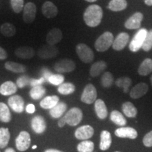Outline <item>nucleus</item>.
<instances>
[{
  "label": "nucleus",
  "mask_w": 152,
  "mask_h": 152,
  "mask_svg": "<svg viewBox=\"0 0 152 152\" xmlns=\"http://www.w3.org/2000/svg\"><path fill=\"white\" fill-rule=\"evenodd\" d=\"M103 10L100 6L92 4L89 6L83 14V19L87 26L95 28L102 22Z\"/></svg>",
  "instance_id": "obj_1"
},
{
  "label": "nucleus",
  "mask_w": 152,
  "mask_h": 152,
  "mask_svg": "<svg viewBox=\"0 0 152 152\" xmlns=\"http://www.w3.org/2000/svg\"><path fill=\"white\" fill-rule=\"evenodd\" d=\"M113 40V35L111 32H104L102 35H101L97 38V39L95 42V49L99 52H106L112 46Z\"/></svg>",
  "instance_id": "obj_2"
},
{
  "label": "nucleus",
  "mask_w": 152,
  "mask_h": 152,
  "mask_svg": "<svg viewBox=\"0 0 152 152\" xmlns=\"http://www.w3.org/2000/svg\"><path fill=\"white\" fill-rule=\"evenodd\" d=\"M77 56L85 64H90L94 60V54L93 51L85 43H79L75 47Z\"/></svg>",
  "instance_id": "obj_3"
},
{
  "label": "nucleus",
  "mask_w": 152,
  "mask_h": 152,
  "mask_svg": "<svg viewBox=\"0 0 152 152\" xmlns=\"http://www.w3.org/2000/svg\"><path fill=\"white\" fill-rule=\"evenodd\" d=\"M148 30L146 28H141L137 32L129 45V49L131 52H137L142 48Z\"/></svg>",
  "instance_id": "obj_4"
},
{
  "label": "nucleus",
  "mask_w": 152,
  "mask_h": 152,
  "mask_svg": "<svg viewBox=\"0 0 152 152\" xmlns=\"http://www.w3.org/2000/svg\"><path fill=\"white\" fill-rule=\"evenodd\" d=\"M83 117V111L77 107L72 108L68 111L64 118L66 123L71 126H76L81 122Z\"/></svg>",
  "instance_id": "obj_5"
},
{
  "label": "nucleus",
  "mask_w": 152,
  "mask_h": 152,
  "mask_svg": "<svg viewBox=\"0 0 152 152\" xmlns=\"http://www.w3.org/2000/svg\"><path fill=\"white\" fill-rule=\"evenodd\" d=\"M97 97L96 87L92 84H87L81 95V102L87 104H92L95 102Z\"/></svg>",
  "instance_id": "obj_6"
},
{
  "label": "nucleus",
  "mask_w": 152,
  "mask_h": 152,
  "mask_svg": "<svg viewBox=\"0 0 152 152\" xmlns=\"http://www.w3.org/2000/svg\"><path fill=\"white\" fill-rule=\"evenodd\" d=\"M75 64L73 60L70 58H63L56 62L54 68L59 73H71L75 69Z\"/></svg>",
  "instance_id": "obj_7"
},
{
  "label": "nucleus",
  "mask_w": 152,
  "mask_h": 152,
  "mask_svg": "<svg viewBox=\"0 0 152 152\" xmlns=\"http://www.w3.org/2000/svg\"><path fill=\"white\" fill-rule=\"evenodd\" d=\"M31 139L30 134L26 131H22L16 139V145L18 151H25L29 148Z\"/></svg>",
  "instance_id": "obj_8"
},
{
  "label": "nucleus",
  "mask_w": 152,
  "mask_h": 152,
  "mask_svg": "<svg viewBox=\"0 0 152 152\" xmlns=\"http://www.w3.org/2000/svg\"><path fill=\"white\" fill-rule=\"evenodd\" d=\"M37 13V7L36 5L33 2H28L26 4L23 8V18L24 22L26 23H31L35 20Z\"/></svg>",
  "instance_id": "obj_9"
},
{
  "label": "nucleus",
  "mask_w": 152,
  "mask_h": 152,
  "mask_svg": "<svg viewBox=\"0 0 152 152\" xmlns=\"http://www.w3.org/2000/svg\"><path fill=\"white\" fill-rule=\"evenodd\" d=\"M58 54V48L50 45H43L38 50V56L42 59H49L54 58Z\"/></svg>",
  "instance_id": "obj_10"
},
{
  "label": "nucleus",
  "mask_w": 152,
  "mask_h": 152,
  "mask_svg": "<svg viewBox=\"0 0 152 152\" xmlns=\"http://www.w3.org/2000/svg\"><path fill=\"white\" fill-rule=\"evenodd\" d=\"M144 16L141 12H136L128 18L125 23V28L129 30L139 29L141 26Z\"/></svg>",
  "instance_id": "obj_11"
},
{
  "label": "nucleus",
  "mask_w": 152,
  "mask_h": 152,
  "mask_svg": "<svg viewBox=\"0 0 152 152\" xmlns=\"http://www.w3.org/2000/svg\"><path fill=\"white\" fill-rule=\"evenodd\" d=\"M115 134L120 138H128L134 140L137 137L138 133L135 129L131 127H121L115 131Z\"/></svg>",
  "instance_id": "obj_12"
},
{
  "label": "nucleus",
  "mask_w": 152,
  "mask_h": 152,
  "mask_svg": "<svg viewBox=\"0 0 152 152\" xmlns=\"http://www.w3.org/2000/svg\"><path fill=\"white\" fill-rule=\"evenodd\" d=\"M94 128L90 125H83L75 130V136L77 140H87L94 134Z\"/></svg>",
  "instance_id": "obj_13"
},
{
  "label": "nucleus",
  "mask_w": 152,
  "mask_h": 152,
  "mask_svg": "<svg viewBox=\"0 0 152 152\" xmlns=\"http://www.w3.org/2000/svg\"><path fill=\"white\" fill-rule=\"evenodd\" d=\"M130 36L127 33H121L118 35L115 39L113 40V49L115 51H121L128 45Z\"/></svg>",
  "instance_id": "obj_14"
},
{
  "label": "nucleus",
  "mask_w": 152,
  "mask_h": 152,
  "mask_svg": "<svg viewBox=\"0 0 152 152\" xmlns=\"http://www.w3.org/2000/svg\"><path fill=\"white\" fill-rule=\"evenodd\" d=\"M8 104L12 110L16 113H22L24 110V100L19 95H13L9 97Z\"/></svg>",
  "instance_id": "obj_15"
},
{
  "label": "nucleus",
  "mask_w": 152,
  "mask_h": 152,
  "mask_svg": "<svg viewBox=\"0 0 152 152\" xmlns=\"http://www.w3.org/2000/svg\"><path fill=\"white\" fill-rule=\"evenodd\" d=\"M149 90V87L144 83H140L134 86L130 90V97L134 99H140L147 94Z\"/></svg>",
  "instance_id": "obj_16"
},
{
  "label": "nucleus",
  "mask_w": 152,
  "mask_h": 152,
  "mask_svg": "<svg viewBox=\"0 0 152 152\" xmlns=\"http://www.w3.org/2000/svg\"><path fill=\"white\" fill-rule=\"evenodd\" d=\"M63 39V33L62 31L59 28H54L49 32L47 35L46 41L48 45L54 46L57 43L61 41Z\"/></svg>",
  "instance_id": "obj_17"
},
{
  "label": "nucleus",
  "mask_w": 152,
  "mask_h": 152,
  "mask_svg": "<svg viewBox=\"0 0 152 152\" xmlns=\"http://www.w3.org/2000/svg\"><path fill=\"white\" fill-rule=\"evenodd\" d=\"M42 12L46 18H53L58 14V9L52 1H45L42 7Z\"/></svg>",
  "instance_id": "obj_18"
},
{
  "label": "nucleus",
  "mask_w": 152,
  "mask_h": 152,
  "mask_svg": "<svg viewBox=\"0 0 152 152\" xmlns=\"http://www.w3.org/2000/svg\"><path fill=\"white\" fill-rule=\"evenodd\" d=\"M31 126L34 132L37 134H42L46 130V122L41 115H36L32 119Z\"/></svg>",
  "instance_id": "obj_19"
},
{
  "label": "nucleus",
  "mask_w": 152,
  "mask_h": 152,
  "mask_svg": "<svg viewBox=\"0 0 152 152\" xmlns=\"http://www.w3.org/2000/svg\"><path fill=\"white\" fill-rule=\"evenodd\" d=\"M14 54L22 59H30L35 56V50L30 47H20L14 51Z\"/></svg>",
  "instance_id": "obj_20"
},
{
  "label": "nucleus",
  "mask_w": 152,
  "mask_h": 152,
  "mask_svg": "<svg viewBox=\"0 0 152 152\" xmlns=\"http://www.w3.org/2000/svg\"><path fill=\"white\" fill-rule=\"evenodd\" d=\"M94 110L99 119H105L108 115V110L105 103L102 99H96L94 102Z\"/></svg>",
  "instance_id": "obj_21"
},
{
  "label": "nucleus",
  "mask_w": 152,
  "mask_h": 152,
  "mask_svg": "<svg viewBox=\"0 0 152 152\" xmlns=\"http://www.w3.org/2000/svg\"><path fill=\"white\" fill-rule=\"evenodd\" d=\"M18 90V87L12 81H7L0 86V94L4 96H9L15 94Z\"/></svg>",
  "instance_id": "obj_22"
},
{
  "label": "nucleus",
  "mask_w": 152,
  "mask_h": 152,
  "mask_svg": "<svg viewBox=\"0 0 152 152\" xmlns=\"http://www.w3.org/2000/svg\"><path fill=\"white\" fill-rule=\"evenodd\" d=\"M112 143L111 134L109 131L103 130L101 132L99 149L102 151L108 150L111 147Z\"/></svg>",
  "instance_id": "obj_23"
},
{
  "label": "nucleus",
  "mask_w": 152,
  "mask_h": 152,
  "mask_svg": "<svg viewBox=\"0 0 152 152\" xmlns=\"http://www.w3.org/2000/svg\"><path fill=\"white\" fill-rule=\"evenodd\" d=\"M59 102V97L56 95L47 96L40 102V106L45 109H52Z\"/></svg>",
  "instance_id": "obj_24"
},
{
  "label": "nucleus",
  "mask_w": 152,
  "mask_h": 152,
  "mask_svg": "<svg viewBox=\"0 0 152 152\" xmlns=\"http://www.w3.org/2000/svg\"><path fill=\"white\" fill-rule=\"evenodd\" d=\"M107 67V64L104 61H99L95 62L91 66L90 70V75L93 77H97L103 72Z\"/></svg>",
  "instance_id": "obj_25"
},
{
  "label": "nucleus",
  "mask_w": 152,
  "mask_h": 152,
  "mask_svg": "<svg viewBox=\"0 0 152 152\" xmlns=\"http://www.w3.org/2000/svg\"><path fill=\"white\" fill-rule=\"evenodd\" d=\"M138 74L142 76H147L152 72V59L145 58L139 66L137 70Z\"/></svg>",
  "instance_id": "obj_26"
},
{
  "label": "nucleus",
  "mask_w": 152,
  "mask_h": 152,
  "mask_svg": "<svg viewBox=\"0 0 152 152\" xmlns=\"http://www.w3.org/2000/svg\"><path fill=\"white\" fill-rule=\"evenodd\" d=\"M67 109V105L64 102H58L54 107L49 111V114L54 118H61L65 113Z\"/></svg>",
  "instance_id": "obj_27"
},
{
  "label": "nucleus",
  "mask_w": 152,
  "mask_h": 152,
  "mask_svg": "<svg viewBox=\"0 0 152 152\" xmlns=\"http://www.w3.org/2000/svg\"><path fill=\"white\" fill-rule=\"evenodd\" d=\"M128 7L126 0H111L108 4V9L112 11H121Z\"/></svg>",
  "instance_id": "obj_28"
},
{
  "label": "nucleus",
  "mask_w": 152,
  "mask_h": 152,
  "mask_svg": "<svg viewBox=\"0 0 152 152\" xmlns=\"http://www.w3.org/2000/svg\"><path fill=\"white\" fill-rule=\"evenodd\" d=\"M4 67L9 71L16 73H24L26 71V66L22 64L14 62V61H7L5 63Z\"/></svg>",
  "instance_id": "obj_29"
},
{
  "label": "nucleus",
  "mask_w": 152,
  "mask_h": 152,
  "mask_svg": "<svg viewBox=\"0 0 152 152\" xmlns=\"http://www.w3.org/2000/svg\"><path fill=\"white\" fill-rule=\"evenodd\" d=\"M122 111L125 116L128 118H134L137 114V109L130 102H126L123 104Z\"/></svg>",
  "instance_id": "obj_30"
},
{
  "label": "nucleus",
  "mask_w": 152,
  "mask_h": 152,
  "mask_svg": "<svg viewBox=\"0 0 152 152\" xmlns=\"http://www.w3.org/2000/svg\"><path fill=\"white\" fill-rule=\"evenodd\" d=\"M110 119L113 123L121 127H124L127 123L126 119L123 116V114L116 110H114L111 112L110 115Z\"/></svg>",
  "instance_id": "obj_31"
},
{
  "label": "nucleus",
  "mask_w": 152,
  "mask_h": 152,
  "mask_svg": "<svg viewBox=\"0 0 152 152\" xmlns=\"http://www.w3.org/2000/svg\"><path fill=\"white\" fill-rule=\"evenodd\" d=\"M0 32L5 37H11L16 34V29L14 25L9 23H5L0 27Z\"/></svg>",
  "instance_id": "obj_32"
},
{
  "label": "nucleus",
  "mask_w": 152,
  "mask_h": 152,
  "mask_svg": "<svg viewBox=\"0 0 152 152\" xmlns=\"http://www.w3.org/2000/svg\"><path fill=\"white\" fill-rule=\"evenodd\" d=\"M11 120V114L9 107L3 102H0V121L9 123Z\"/></svg>",
  "instance_id": "obj_33"
},
{
  "label": "nucleus",
  "mask_w": 152,
  "mask_h": 152,
  "mask_svg": "<svg viewBox=\"0 0 152 152\" xmlns=\"http://www.w3.org/2000/svg\"><path fill=\"white\" fill-rule=\"evenodd\" d=\"M75 90V86L71 83H64L58 87V92L63 95L71 94Z\"/></svg>",
  "instance_id": "obj_34"
},
{
  "label": "nucleus",
  "mask_w": 152,
  "mask_h": 152,
  "mask_svg": "<svg viewBox=\"0 0 152 152\" xmlns=\"http://www.w3.org/2000/svg\"><path fill=\"white\" fill-rule=\"evenodd\" d=\"M46 92V90L42 85H38V86L33 87L30 91V95L32 99L35 100H38L41 99L45 95Z\"/></svg>",
  "instance_id": "obj_35"
},
{
  "label": "nucleus",
  "mask_w": 152,
  "mask_h": 152,
  "mask_svg": "<svg viewBox=\"0 0 152 152\" xmlns=\"http://www.w3.org/2000/svg\"><path fill=\"white\" fill-rule=\"evenodd\" d=\"M10 140V132L8 128H0V148L3 149L8 144Z\"/></svg>",
  "instance_id": "obj_36"
},
{
  "label": "nucleus",
  "mask_w": 152,
  "mask_h": 152,
  "mask_svg": "<svg viewBox=\"0 0 152 152\" xmlns=\"http://www.w3.org/2000/svg\"><path fill=\"white\" fill-rule=\"evenodd\" d=\"M115 83L116 86L123 89V92L127 93L128 92L129 87L132 84V80L128 77H122L117 79Z\"/></svg>",
  "instance_id": "obj_37"
},
{
  "label": "nucleus",
  "mask_w": 152,
  "mask_h": 152,
  "mask_svg": "<svg viewBox=\"0 0 152 152\" xmlns=\"http://www.w3.org/2000/svg\"><path fill=\"white\" fill-rule=\"evenodd\" d=\"M94 144L92 141L85 140L78 144L77 149L78 152H93Z\"/></svg>",
  "instance_id": "obj_38"
},
{
  "label": "nucleus",
  "mask_w": 152,
  "mask_h": 152,
  "mask_svg": "<svg viewBox=\"0 0 152 152\" xmlns=\"http://www.w3.org/2000/svg\"><path fill=\"white\" fill-rule=\"evenodd\" d=\"M101 83L105 88H109L111 87L113 83V77L112 74L109 71L104 73L101 78Z\"/></svg>",
  "instance_id": "obj_39"
},
{
  "label": "nucleus",
  "mask_w": 152,
  "mask_h": 152,
  "mask_svg": "<svg viewBox=\"0 0 152 152\" xmlns=\"http://www.w3.org/2000/svg\"><path fill=\"white\" fill-rule=\"evenodd\" d=\"M142 49L144 52H149L152 49V29L148 31Z\"/></svg>",
  "instance_id": "obj_40"
},
{
  "label": "nucleus",
  "mask_w": 152,
  "mask_h": 152,
  "mask_svg": "<svg viewBox=\"0 0 152 152\" xmlns=\"http://www.w3.org/2000/svg\"><path fill=\"white\" fill-rule=\"evenodd\" d=\"M64 76L61 74H55V75H52L49 77L48 80L51 84L54 85H61L64 83Z\"/></svg>",
  "instance_id": "obj_41"
},
{
  "label": "nucleus",
  "mask_w": 152,
  "mask_h": 152,
  "mask_svg": "<svg viewBox=\"0 0 152 152\" xmlns=\"http://www.w3.org/2000/svg\"><path fill=\"white\" fill-rule=\"evenodd\" d=\"M11 5L14 12L18 14L24 8V0H11Z\"/></svg>",
  "instance_id": "obj_42"
},
{
  "label": "nucleus",
  "mask_w": 152,
  "mask_h": 152,
  "mask_svg": "<svg viewBox=\"0 0 152 152\" xmlns=\"http://www.w3.org/2000/svg\"><path fill=\"white\" fill-rule=\"evenodd\" d=\"M30 83V80L28 79L27 76H21L17 80L16 84L17 87H20V88H23L26 85H28Z\"/></svg>",
  "instance_id": "obj_43"
},
{
  "label": "nucleus",
  "mask_w": 152,
  "mask_h": 152,
  "mask_svg": "<svg viewBox=\"0 0 152 152\" xmlns=\"http://www.w3.org/2000/svg\"><path fill=\"white\" fill-rule=\"evenodd\" d=\"M143 144L147 147H152V130L144 135L143 138Z\"/></svg>",
  "instance_id": "obj_44"
},
{
  "label": "nucleus",
  "mask_w": 152,
  "mask_h": 152,
  "mask_svg": "<svg viewBox=\"0 0 152 152\" xmlns=\"http://www.w3.org/2000/svg\"><path fill=\"white\" fill-rule=\"evenodd\" d=\"M45 77H41L39 80H36V79H31L30 80V84L32 87H35V86H38V85H41L42 83L45 82Z\"/></svg>",
  "instance_id": "obj_45"
},
{
  "label": "nucleus",
  "mask_w": 152,
  "mask_h": 152,
  "mask_svg": "<svg viewBox=\"0 0 152 152\" xmlns=\"http://www.w3.org/2000/svg\"><path fill=\"white\" fill-rule=\"evenodd\" d=\"M7 57H8V54H7V51L1 47H0V60L7 59Z\"/></svg>",
  "instance_id": "obj_46"
},
{
  "label": "nucleus",
  "mask_w": 152,
  "mask_h": 152,
  "mask_svg": "<svg viewBox=\"0 0 152 152\" xmlns=\"http://www.w3.org/2000/svg\"><path fill=\"white\" fill-rule=\"evenodd\" d=\"M35 111V107L33 104H30L26 106V111L29 113H33Z\"/></svg>",
  "instance_id": "obj_47"
},
{
  "label": "nucleus",
  "mask_w": 152,
  "mask_h": 152,
  "mask_svg": "<svg viewBox=\"0 0 152 152\" xmlns=\"http://www.w3.org/2000/svg\"><path fill=\"white\" fill-rule=\"evenodd\" d=\"M66 124V123L65 119H64V117L61 118L59 119V121H58V127H59V128H63V127H64Z\"/></svg>",
  "instance_id": "obj_48"
},
{
  "label": "nucleus",
  "mask_w": 152,
  "mask_h": 152,
  "mask_svg": "<svg viewBox=\"0 0 152 152\" xmlns=\"http://www.w3.org/2000/svg\"><path fill=\"white\" fill-rule=\"evenodd\" d=\"M45 152H64L61 151H59V150H57V149H47L45 151Z\"/></svg>",
  "instance_id": "obj_49"
},
{
  "label": "nucleus",
  "mask_w": 152,
  "mask_h": 152,
  "mask_svg": "<svg viewBox=\"0 0 152 152\" xmlns=\"http://www.w3.org/2000/svg\"><path fill=\"white\" fill-rule=\"evenodd\" d=\"M144 3L147 6H152V0H144Z\"/></svg>",
  "instance_id": "obj_50"
},
{
  "label": "nucleus",
  "mask_w": 152,
  "mask_h": 152,
  "mask_svg": "<svg viewBox=\"0 0 152 152\" xmlns=\"http://www.w3.org/2000/svg\"><path fill=\"white\" fill-rule=\"evenodd\" d=\"M4 152H16V151H15V150L14 149H12V148H8V149H6V151Z\"/></svg>",
  "instance_id": "obj_51"
},
{
  "label": "nucleus",
  "mask_w": 152,
  "mask_h": 152,
  "mask_svg": "<svg viewBox=\"0 0 152 152\" xmlns=\"http://www.w3.org/2000/svg\"><path fill=\"white\" fill-rule=\"evenodd\" d=\"M86 1H88V2H95L96 1H97V0H85Z\"/></svg>",
  "instance_id": "obj_52"
},
{
  "label": "nucleus",
  "mask_w": 152,
  "mask_h": 152,
  "mask_svg": "<svg viewBox=\"0 0 152 152\" xmlns=\"http://www.w3.org/2000/svg\"><path fill=\"white\" fill-rule=\"evenodd\" d=\"M150 82H151V85L152 86V75L151 76V77H150Z\"/></svg>",
  "instance_id": "obj_53"
},
{
  "label": "nucleus",
  "mask_w": 152,
  "mask_h": 152,
  "mask_svg": "<svg viewBox=\"0 0 152 152\" xmlns=\"http://www.w3.org/2000/svg\"><path fill=\"white\" fill-rule=\"evenodd\" d=\"M36 148H37V146H36V145H34V146H33V147H32V149H36Z\"/></svg>",
  "instance_id": "obj_54"
},
{
  "label": "nucleus",
  "mask_w": 152,
  "mask_h": 152,
  "mask_svg": "<svg viewBox=\"0 0 152 152\" xmlns=\"http://www.w3.org/2000/svg\"><path fill=\"white\" fill-rule=\"evenodd\" d=\"M115 152H120V151H115Z\"/></svg>",
  "instance_id": "obj_55"
}]
</instances>
